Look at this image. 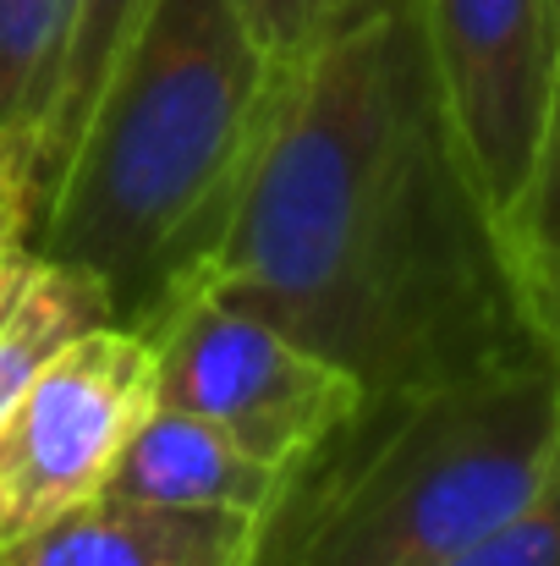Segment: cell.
<instances>
[{
	"label": "cell",
	"mask_w": 560,
	"mask_h": 566,
	"mask_svg": "<svg viewBox=\"0 0 560 566\" xmlns=\"http://www.w3.org/2000/svg\"><path fill=\"white\" fill-rule=\"evenodd\" d=\"M330 11V0H247V17H253V28H258V39L275 50V55H292L308 33H314V22Z\"/></svg>",
	"instance_id": "obj_15"
},
{
	"label": "cell",
	"mask_w": 560,
	"mask_h": 566,
	"mask_svg": "<svg viewBox=\"0 0 560 566\" xmlns=\"http://www.w3.org/2000/svg\"><path fill=\"white\" fill-rule=\"evenodd\" d=\"M511 248L539 314V292L556 281L560 270V55H556V83H550V105H545V133H539V155H533V177L517 203L511 220Z\"/></svg>",
	"instance_id": "obj_12"
},
{
	"label": "cell",
	"mask_w": 560,
	"mask_h": 566,
	"mask_svg": "<svg viewBox=\"0 0 560 566\" xmlns=\"http://www.w3.org/2000/svg\"><path fill=\"white\" fill-rule=\"evenodd\" d=\"M105 319H121V314L99 275L22 242L0 264V418L72 336Z\"/></svg>",
	"instance_id": "obj_9"
},
{
	"label": "cell",
	"mask_w": 560,
	"mask_h": 566,
	"mask_svg": "<svg viewBox=\"0 0 560 566\" xmlns=\"http://www.w3.org/2000/svg\"><path fill=\"white\" fill-rule=\"evenodd\" d=\"M258 523L166 512L99 490L44 528L0 545V566H258Z\"/></svg>",
	"instance_id": "obj_8"
},
{
	"label": "cell",
	"mask_w": 560,
	"mask_h": 566,
	"mask_svg": "<svg viewBox=\"0 0 560 566\" xmlns=\"http://www.w3.org/2000/svg\"><path fill=\"white\" fill-rule=\"evenodd\" d=\"M440 566H560V462L511 517Z\"/></svg>",
	"instance_id": "obj_13"
},
{
	"label": "cell",
	"mask_w": 560,
	"mask_h": 566,
	"mask_svg": "<svg viewBox=\"0 0 560 566\" xmlns=\"http://www.w3.org/2000/svg\"><path fill=\"white\" fill-rule=\"evenodd\" d=\"M33 155H39V133L33 127L0 133V264L33 231Z\"/></svg>",
	"instance_id": "obj_14"
},
{
	"label": "cell",
	"mask_w": 560,
	"mask_h": 566,
	"mask_svg": "<svg viewBox=\"0 0 560 566\" xmlns=\"http://www.w3.org/2000/svg\"><path fill=\"white\" fill-rule=\"evenodd\" d=\"M133 325L155 347L160 401L220 423L286 468H303L369 401L352 369L192 275Z\"/></svg>",
	"instance_id": "obj_4"
},
{
	"label": "cell",
	"mask_w": 560,
	"mask_h": 566,
	"mask_svg": "<svg viewBox=\"0 0 560 566\" xmlns=\"http://www.w3.org/2000/svg\"><path fill=\"white\" fill-rule=\"evenodd\" d=\"M292 479L297 468L247 451L220 423L187 407H171V401H155L127 434V446L116 451L105 473V495L270 528V517L292 495Z\"/></svg>",
	"instance_id": "obj_7"
},
{
	"label": "cell",
	"mask_w": 560,
	"mask_h": 566,
	"mask_svg": "<svg viewBox=\"0 0 560 566\" xmlns=\"http://www.w3.org/2000/svg\"><path fill=\"white\" fill-rule=\"evenodd\" d=\"M275 66L247 0H149L28 242L99 275L127 325L149 314L209 253Z\"/></svg>",
	"instance_id": "obj_2"
},
{
	"label": "cell",
	"mask_w": 560,
	"mask_h": 566,
	"mask_svg": "<svg viewBox=\"0 0 560 566\" xmlns=\"http://www.w3.org/2000/svg\"><path fill=\"white\" fill-rule=\"evenodd\" d=\"M149 0H77V28H72V55H66V72H61V94L39 127V155H33V209L44 203V192L55 188L72 144H77V127L99 94V83L110 77L127 33L138 28Z\"/></svg>",
	"instance_id": "obj_10"
},
{
	"label": "cell",
	"mask_w": 560,
	"mask_h": 566,
	"mask_svg": "<svg viewBox=\"0 0 560 566\" xmlns=\"http://www.w3.org/2000/svg\"><path fill=\"white\" fill-rule=\"evenodd\" d=\"M155 401V347L138 325L105 319L72 336L0 418V545L99 495Z\"/></svg>",
	"instance_id": "obj_5"
},
{
	"label": "cell",
	"mask_w": 560,
	"mask_h": 566,
	"mask_svg": "<svg viewBox=\"0 0 560 566\" xmlns=\"http://www.w3.org/2000/svg\"><path fill=\"white\" fill-rule=\"evenodd\" d=\"M539 325H545V336L556 342V353H560V270H556V281L539 292Z\"/></svg>",
	"instance_id": "obj_16"
},
{
	"label": "cell",
	"mask_w": 560,
	"mask_h": 566,
	"mask_svg": "<svg viewBox=\"0 0 560 566\" xmlns=\"http://www.w3.org/2000/svg\"><path fill=\"white\" fill-rule=\"evenodd\" d=\"M187 275L369 396L556 353L451 122L423 0H330L281 55L231 209Z\"/></svg>",
	"instance_id": "obj_1"
},
{
	"label": "cell",
	"mask_w": 560,
	"mask_h": 566,
	"mask_svg": "<svg viewBox=\"0 0 560 566\" xmlns=\"http://www.w3.org/2000/svg\"><path fill=\"white\" fill-rule=\"evenodd\" d=\"M556 11H560V0H556Z\"/></svg>",
	"instance_id": "obj_17"
},
{
	"label": "cell",
	"mask_w": 560,
	"mask_h": 566,
	"mask_svg": "<svg viewBox=\"0 0 560 566\" xmlns=\"http://www.w3.org/2000/svg\"><path fill=\"white\" fill-rule=\"evenodd\" d=\"M77 0H0V133L44 127L72 55Z\"/></svg>",
	"instance_id": "obj_11"
},
{
	"label": "cell",
	"mask_w": 560,
	"mask_h": 566,
	"mask_svg": "<svg viewBox=\"0 0 560 566\" xmlns=\"http://www.w3.org/2000/svg\"><path fill=\"white\" fill-rule=\"evenodd\" d=\"M423 28L473 177L511 237L556 83V0H423Z\"/></svg>",
	"instance_id": "obj_6"
},
{
	"label": "cell",
	"mask_w": 560,
	"mask_h": 566,
	"mask_svg": "<svg viewBox=\"0 0 560 566\" xmlns=\"http://www.w3.org/2000/svg\"><path fill=\"white\" fill-rule=\"evenodd\" d=\"M560 462V358L373 390L297 468L258 566H440Z\"/></svg>",
	"instance_id": "obj_3"
}]
</instances>
